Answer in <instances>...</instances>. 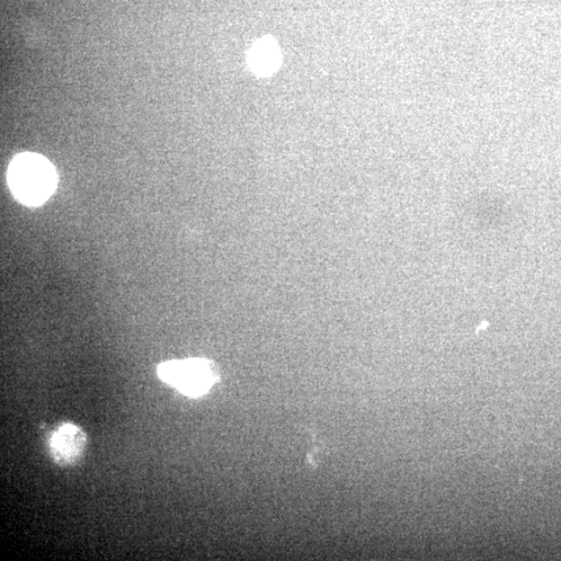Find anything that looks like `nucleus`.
Segmentation results:
<instances>
[{"instance_id":"1","label":"nucleus","mask_w":561,"mask_h":561,"mask_svg":"<svg viewBox=\"0 0 561 561\" xmlns=\"http://www.w3.org/2000/svg\"><path fill=\"white\" fill-rule=\"evenodd\" d=\"M8 183L13 195L28 206H40L55 192L58 177L49 159L36 153H22L12 160Z\"/></svg>"},{"instance_id":"2","label":"nucleus","mask_w":561,"mask_h":561,"mask_svg":"<svg viewBox=\"0 0 561 561\" xmlns=\"http://www.w3.org/2000/svg\"><path fill=\"white\" fill-rule=\"evenodd\" d=\"M157 373L165 383L191 397L205 396L218 379L215 364L206 359L168 361L158 366Z\"/></svg>"},{"instance_id":"3","label":"nucleus","mask_w":561,"mask_h":561,"mask_svg":"<svg viewBox=\"0 0 561 561\" xmlns=\"http://www.w3.org/2000/svg\"><path fill=\"white\" fill-rule=\"evenodd\" d=\"M86 446V435L82 427L65 423L53 432L50 453L53 460L61 466L75 465L82 458Z\"/></svg>"},{"instance_id":"4","label":"nucleus","mask_w":561,"mask_h":561,"mask_svg":"<svg viewBox=\"0 0 561 561\" xmlns=\"http://www.w3.org/2000/svg\"><path fill=\"white\" fill-rule=\"evenodd\" d=\"M278 62V52L275 46L270 42H263L254 49L251 55V63L258 72H271Z\"/></svg>"}]
</instances>
